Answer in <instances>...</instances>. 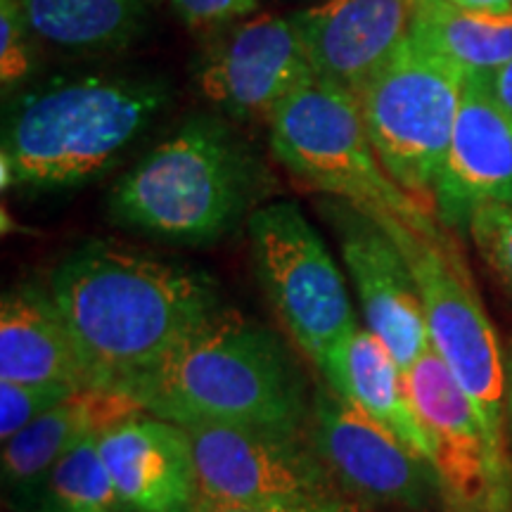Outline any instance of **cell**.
I'll list each match as a JSON object with an SVG mask.
<instances>
[{
    "label": "cell",
    "instance_id": "1",
    "mask_svg": "<svg viewBox=\"0 0 512 512\" xmlns=\"http://www.w3.org/2000/svg\"><path fill=\"white\" fill-rule=\"evenodd\" d=\"M48 287L88 387L121 392H131L181 339L226 306L209 273L110 240L81 242L64 254Z\"/></svg>",
    "mask_w": 512,
    "mask_h": 512
},
{
    "label": "cell",
    "instance_id": "2",
    "mask_svg": "<svg viewBox=\"0 0 512 512\" xmlns=\"http://www.w3.org/2000/svg\"><path fill=\"white\" fill-rule=\"evenodd\" d=\"M150 415L181 427L304 434L313 389L271 328L223 306L131 387Z\"/></svg>",
    "mask_w": 512,
    "mask_h": 512
},
{
    "label": "cell",
    "instance_id": "3",
    "mask_svg": "<svg viewBox=\"0 0 512 512\" xmlns=\"http://www.w3.org/2000/svg\"><path fill=\"white\" fill-rule=\"evenodd\" d=\"M273 190L256 147L221 114H197L114 181L107 214L121 228L204 247L249 221Z\"/></svg>",
    "mask_w": 512,
    "mask_h": 512
},
{
    "label": "cell",
    "instance_id": "4",
    "mask_svg": "<svg viewBox=\"0 0 512 512\" xmlns=\"http://www.w3.org/2000/svg\"><path fill=\"white\" fill-rule=\"evenodd\" d=\"M171 102L157 76L60 79L15 95L0 136L3 190L48 192L95 181L143 138Z\"/></svg>",
    "mask_w": 512,
    "mask_h": 512
},
{
    "label": "cell",
    "instance_id": "5",
    "mask_svg": "<svg viewBox=\"0 0 512 512\" xmlns=\"http://www.w3.org/2000/svg\"><path fill=\"white\" fill-rule=\"evenodd\" d=\"M268 140L273 157L313 190L420 233H446L437 216L387 174L356 95L344 88L316 79L294 93L268 119Z\"/></svg>",
    "mask_w": 512,
    "mask_h": 512
},
{
    "label": "cell",
    "instance_id": "6",
    "mask_svg": "<svg viewBox=\"0 0 512 512\" xmlns=\"http://www.w3.org/2000/svg\"><path fill=\"white\" fill-rule=\"evenodd\" d=\"M373 216L411 266L432 349L477 406L494 444L510 456L505 444V354L463 254L448 233L427 235L392 216Z\"/></svg>",
    "mask_w": 512,
    "mask_h": 512
},
{
    "label": "cell",
    "instance_id": "7",
    "mask_svg": "<svg viewBox=\"0 0 512 512\" xmlns=\"http://www.w3.org/2000/svg\"><path fill=\"white\" fill-rule=\"evenodd\" d=\"M463 81L465 74L458 67L408 38L356 93L387 174L430 211L456 124Z\"/></svg>",
    "mask_w": 512,
    "mask_h": 512
},
{
    "label": "cell",
    "instance_id": "8",
    "mask_svg": "<svg viewBox=\"0 0 512 512\" xmlns=\"http://www.w3.org/2000/svg\"><path fill=\"white\" fill-rule=\"evenodd\" d=\"M247 235L261 292L287 337L318 366L339 339L361 325L342 268L292 200L261 204L249 216Z\"/></svg>",
    "mask_w": 512,
    "mask_h": 512
},
{
    "label": "cell",
    "instance_id": "9",
    "mask_svg": "<svg viewBox=\"0 0 512 512\" xmlns=\"http://www.w3.org/2000/svg\"><path fill=\"white\" fill-rule=\"evenodd\" d=\"M306 439L351 505L444 512L430 460L339 396L328 382L313 389Z\"/></svg>",
    "mask_w": 512,
    "mask_h": 512
},
{
    "label": "cell",
    "instance_id": "10",
    "mask_svg": "<svg viewBox=\"0 0 512 512\" xmlns=\"http://www.w3.org/2000/svg\"><path fill=\"white\" fill-rule=\"evenodd\" d=\"M408 399L430 441L444 512H512V465L434 349L403 373Z\"/></svg>",
    "mask_w": 512,
    "mask_h": 512
},
{
    "label": "cell",
    "instance_id": "11",
    "mask_svg": "<svg viewBox=\"0 0 512 512\" xmlns=\"http://www.w3.org/2000/svg\"><path fill=\"white\" fill-rule=\"evenodd\" d=\"M316 79L292 19L273 12H254L204 36L190 69L195 93L233 124H268Z\"/></svg>",
    "mask_w": 512,
    "mask_h": 512
},
{
    "label": "cell",
    "instance_id": "12",
    "mask_svg": "<svg viewBox=\"0 0 512 512\" xmlns=\"http://www.w3.org/2000/svg\"><path fill=\"white\" fill-rule=\"evenodd\" d=\"M202 503L351 505L304 434L252 427H185ZM356 508V505H351Z\"/></svg>",
    "mask_w": 512,
    "mask_h": 512
},
{
    "label": "cell",
    "instance_id": "13",
    "mask_svg": "<svg viewBox=\"0 0 512 512\" xmlns=\"http://www.w3.org/2000/svg\"><path fill=\"white\" fill-rule=\"evenodd\" d=\"M320 211L335 228L363 325L392 351L403 373L432 349L413 271L380 221L354 204L328 197Z\"/></svg>",
    "mask_w": 512,
    "mask_h": 512
},
{
    "label": "cell",
    "instance_id": "14",
    "mask_svg": "<svg viewBox=\"0 0 512 512\" xmlns=\"http://www.w3.org/2000/svg\"><path fill=\"white\" fill-rule=\"evenodd\" d=\"M512 204V119L494 100L486 79L465 76L432 211L448 233H467L475 211Z\"/></svg>",
    "mask_w": 512,
    "mask_h": 512
},
{
    "label": "cell",
    "instance_id": "15",
    "mask_svg": "<svg viewBox=\"0 0 512 512\" xmlns=\"http://www.w3.org/2000/svg\"><path fill=\"white\" fill-rule=\"evenodd\" d=\"M290 19L318 79L356 95L411 38L413 0H316Z\"/></svg>",
    "mask_w": 512,
    "mask_h": 512
},
{
    "label": "cell",
    "instance_id": "16",
    "mask_svg": "<svg viewBox=\"0 0 512 512\" xmlns=\"http://www.w3.org/2000/svg\"><path fill=\"white\" fill-rule=\"evenodd\" d=\"M100 456L131 512H197L195 451L185 427L143 413L100 437Z\"/></svg>",
    "mask_w": 512,
    "mask_h": 512
},
{
    "label": "cell",
    "instance_id": "17",
    "mask_svg": "<svg viewBox=\"0 0 512 512\" xmlns=\"http://www.w3.org/2000/svg\"><path fill=\"white\" fill-rule=\"evenodd\" d=\"M147 413L136 396L121 389L81 387L3 444L0 475L8 496L41 479L83 441L102 437L121 422Z\"/></svg>",
    "mask_w": 512,
    "mask_h": 512
},
{
    "label": "cell",
    "instance_id": "18",
    "mask_svg": "<svg viewBox=\"0 0 512 512\" xmlns=\"http://www.w3.org/2000/svg\"><path fill=\"white\" fill-rule=\"evenodd\" d=\"M0 380L88 387L74 337L48 283H22L0 299Z\"/></svg>",
    "mask_w": 512,
    "mask_h": 512
},
{
    "label": "cell",
    "instance_id": "19",
    "mask_svg": "<svg viewBox=\"0 0 512 512\" xmlns=\"http://www.w3.org/2000/svg\"><path fill=\"white\" fill-rule=\"evenodd\" d=\"M316 368L339 396L387 427L418 456L430 460V441L408 399L403 370L366 325H356L339 339Z\"/></svg>",
    "mask_w": 512,
    "mask_h": 512
},
{
    "label": "cell",
    "instance_id": "20",
    "mask_svg": "<svg viewBox=\"0 0 512 512\" xmlns=\"http://www.w3.org/2000/svg\"><path fill=\"white\" fill-rule=\"evenodd\" d=\"M411 38L465 76L512 60V8L465 10L448 0H413Z\"/></svg>",
    "mask_w": 512,
    "mask_h": 512
},
{
    "label": "cell",
    "instance_id": "21",
    "mask_svg": "<svg viewBox=\"0 0 512 512\" xmlns=\"http://www.w3.org/2000/svg\"><path fill=\"white\" fill-rule=\"evenodd\" d=\"M38 41L67 53H110L138 41L147 0H22Z\"/></svg>",
    "mask_w": 512,
    "mask_h": 512
},
{
    "label": "cell",
    "instance_id": "22",
    "mask_svg": "<svg viewBox=\"0 0 512 512\" xmlns=\"http://www.w3.org/2000/svg\"><path fill=\"white\" fill-rule=\"evenodd\" d=\"M12 512H131L100 456V437L83 441L41 479L10 496Z\"/></svg>",
    "mask_w": 512,
    "mask_h": 512
},
{
    "label": "cell",
    "instance_id": "23",
    "mask_svg": "<svg viewBox=\"0 0 512 512\" xmlns=\"http://www.w3.org/2000/svg\"><path fill=\"white\" fill-rule=\"evenodd\" d=\"M38 36L22 0H0V91L15 98L38 72Z\"/></svg>",
    "mask_w": 512,
    "mask_h": 512
},
{
    "label": "cell",
    "instance_id": "24",
    "mask_svg": "<svg viewBox=\"0 0 512 512\" xmlns=\"http://www.w3.org/2000/svg\"><path fill=\"white\" fill-rule=\"evenodd\" d=\"M76 392L67 384H27L0 380V441L17 437L24 427Z\"/></svg>",
    "mask_w": 512,
    "mask_h": 512
},
{
    "label": "cell",
    "instance_id": "25",
    "mask_svg": "<svg viewBox=\"0 0 512 512\" xmlns=\"http://www.w3.org/2000/svg\"><path fill=\"white\" fill-rule=\"evenodd\" d=\"M467 235L484 264L512 290V204H489L475 211Z\"/></svg>",
    "mask_w": 512,
    "mask_h": 512
},
{
    "label": "cell",
    "instance_id": "26",
    "mask_svg": "<svg viewBox=\"0 0 512 512\" xmlns=\"http://www.w3.org/2000/svg\"><path fill=\"white\" fill-rule=\"evenodd\" d=\"M176 17L190 31L209 36L242 17L259 12V0H169Z\"/></svg>",
    "mask_w": 512,
    "mask_h": 512
},
{
    "label": "cell",
    "instance_id": "27",
    "mask_svg": "<svg viewBox=\"0 0 512 512\" xmlns=\"http://www.w3.org/2000/svg\"><path fill=\"white\" fill-rule=\"evenodd\" d=\"M197 512H354L351 505H219L200 503Z\"/></svg>",
    "mask_w": 512,
    "mask_h": 512
},
{
    "label": "cell",
    "instance_id": "28",
    "mask_svg": "<svg viewBox=\"0 0 512 512\" xmlns=\"http://www.w3.org/2000/svg\"><path fill=\"white\" fill-rule=\"evenodd\" d=\"M486 86H489L494 100L501 105V110L512 119V60L505 62L503 67L494 69L491 74L484 76Z\"/></svg>",
    "mask_w": 512,
    "mask_h": 512
},
{
    "label": "cell",
    "instance_id": "29",
    "mask_svg": "<svg viewBox=\"0 0 512 512\" xmlns=\"http://www.w3.org/2000/svg\"><path fill=\"white\" fill-rule=\"evenodd\" d=\"M505 444L512 453V347L505 354Z\"/></svg>",
    "mask_w": 512,
    "mask_h": 512
},
{
    "label": "cell",
    "instance_id": "30",
    "mask_svg": "<svg viewBox=\"0 0 512 512\" xmlns=\"http://www.w3.org/2000/svg\"><path fill=\"white\" fill-rule=\"evenodd\" d=\"M465 10H508L512 8V0H448Z\"/></svg>",
    "mask_w": 512,
    "mask_h": 512
},
{
    "label": "cell",
    "instance_id": "31",
    "mask_svg": "<svg viewBox=\"0 0 512 512\" xmlns=\"http://www.w3.org/2000/svg\"><path fill=\"white\" fill-rule=\"evenodd\" d=\"M311 3H316V0H311Z\"/></svg>",
    "mask_w": 512,
    "mask_h": 512
}]
</instances>
